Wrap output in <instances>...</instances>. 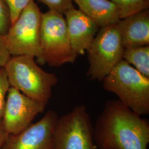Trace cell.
Segmentation results:
<instances>
[{"label":"cell","mask_w":149,"mask_h":149,"mask_svg":"<svg viewBox=\"0 0 149 149\" xmlns=\"http://www.w3.org/2000/svg\"><path fill=\"white\" fill-rule=\"evenodd\" d=\"M11 15L6 0H0V34L4 36L11 26Z\"/></svg>","instance_id":"9a60e30c"},{"label":"cell","mask_w":149,"mask_h":149,"mask_svg":"<svg viewBox=\"0 0 149 149\" xmlns=\"http://www.w3.org/2000/svg\"><path fill=\"white\" fill-rule=\"evenodd\" d=\"M42 11L34 0L22 11L3 36L6 47L11 56L27 55L44 65L40 48Z\"/></svg>","instance_id":"277c9868"},{"label":"cell","mask_w":149,"mask_h":149,"mask_svg":"<svg viewBox=\"0 0 149 149\" xmlns=\"http://www.w3.org/2000/svg\"><path fill=\"white\" fill-rule=\"evenodd\" d=\"M117 24L124 49L149 45V9L122 19Z\"/></svg>","instance_id":"8fae6325"},{"label":"cell","mask_w":149,"mask_h":149,"mask_svg":"<svg viewBox=\"0 0 149 149\" xmlns=\"http://www.w3.org/2000/svg\"><path fill=\"white\" fill-rule=\"evenodd\" d=\"M9 134L6 131L2 119L0 120V149H2Z\"/></svg>","instance_id":"ffe728a7"},{"label":"cell","mask_w":149,"mask_h":149,"mask_svg":"<svg viewBox=\"0 0 149 149\" xmlns=\"http://www.w3.org/2000/svg\"><path fill=\"white\" fill-rule=\"evenodd\" d=\"M40 48L44 63L59 68L74 63L78 55L71 46L64 15L56 11L42 13Z\"/></svg>","instance_id":"5b68a950"},{"label":"cell","mask_w":149,"mask_h":149,"mask_svg":"<svg viewBox=\"0 0 149 149\" xmlns=\"http://www.w3.org/2000/svg\"><path fill=\"white\" fill-rule=\"evenodd\" d=\"M99 149H147L149 124L118 100L107 101L93 128Z\"/></svg>","instance_id":"6da1fadb"},{"label":"cell","mask_w":149,"mask_h":149,"mask_svg":"<svg viewBox=\"0 0 149 149\" xmlns=\"http://www.w3.org/2000/svg\"><path fill=\"white\" fill-rule=\"evenodd\" d=\"M74 2L100 28L120 20L117 6L109 0H74Z\"/></svg>","instance_id":"7c38bea8"},{"label":"cell","mask_w":149,"mask_h":149,"mask_svg":"<svg viewBox=\"0 0 149 149\" xmlns=\"http://www.w3.org/2000/svg\"><path fill=\"white\" fill-rule=\"evenodd\" d=\"M124 49L117 24L100 28L87 51V77L102 82L122 60Z\"/></svg>","instance_id":"8992f818"},{"label":"cell","mask_w":149,"mask_h":149,"mask_svg":"<svg viewBox=\"0 0 149 149\" xmlns=\"http://www.w3.org/2000/svg\"><path fill=\"white\" fill-rule=\"evenodd\" d=\"M32 0H6L10 11L12 24L21 15Z\"/></svg>","instance_id":"ac0fdd59"},{"label":"cell","mask_w":149,"mask_h":149,"mask_svg":"<svg viewBox=\"0 0 149 149\" xmlns=\"http://www.w3.org/2000/svg\"><path fill=\"white\" fill-rule=\"evenodd\" d=\"M105 90L117 96L140 116L149 114V78L122 59L102 81Z\"/></svg>","instance_id":"3957f363"},{"label":"cell","mask_w":149,"mask_h":149,"mask_svg":"<svg viewBox=\"0 0 149 149\" xmlns=\"http://www.w3.org/2000/svg\"><path fill=\"white\" fill-rule=\"evenodd\" d=\"M117 6L120 19L149 9V0H109Z\"/></svg>","instance_id":"5bb4252c"},{"label":"cell","mask_w":149,"mask_h":149,"mask_svg":"<svg viewBox=\"0 0 149 149\" xmlns=\"http://www.w3.org/2000/svg\"><path fill=\"white\" fill-rule=\"evenodd\" d=\"M11 55L6 47L3 36L0 34V67H5Z\"/></svg>","instance_id":"d6986e66"},{"label":"cell","mask_w":149,"mask_h":149,"mask_svg":"<svg viewBox=\"0 0 149 149\" xmlns=\"http://www.w3.org/2000/svg\"><path fill=\"white\" fill-rule=\"evenodd\" d=\"M59 118L49 110L38 122L16 134H9L2 149H53L54 130Z\"/></svg>","instance_id":"9c48e42d"},{"label":"cell","mask_w":149,"mask_h":149,"mask_svg":"<svg viewBox=\"0 0 149 149\" xmlns=\"http://www.w3.org/2000/svg\"><path fill=\"white\" fill-rule=\"evenodd\" d=\"M4 68L10 87L47 105L58 82L56 74L44 70L34 58L27 55L11 56Z\"/></svg>","instance_id":"7a4b0ae2"},{"label":"cell","mask_w":149,"mask_h":149,"mask_svg":"<svg viewBox=\"0 0 149 149\" xmlns=\"http://www.w3.org/2000/svg\"><path fill=\"white\" fill-rule=\"evenodd\" d=\"M46 104L33 100L10 87L7 92L2 121L8 134H16L29 126Z\"/></svg>","instance_id":"ba28073f"},{"label":"cell","mask_w":149,"mask_h":149,"mask_svg":"<svg viewBox=\"0 0 149 149\" xmlns=\"http://www.w3.org/2000/svg\"><path fill=\"white\" fill-rule=\"evenodd\" d=\"M53 149H96L93 128L84 105L59 117L53 136Z\"/></svg>","instance_id":"52a82bcc"},{"label":"cell","mask_w":149,"mask_h":149,"mask_svg":"<svg viewBox=\"0 0 149 149\" xmlns=\"http://www.w3.org/2000/svg\"><path fill=\"white\" fill-rule=\"evenodd\" d=\"M38 2L48 7L49 10L64 13L74 7V0H38Z\"/></svg>","instance_id":"e0dca14e"},{"label":"cell","mask_w":149,"mask_h":149,"mask_svg":"<svg viewBox=\"0 0 149 149\" xmlns=\"http://www.w3.org/2000/svg\"><path fill=\"white\" fill-rule=\"evenodd\" d=\"M71 46L78 55L87 52L99 27L92 19L74 6L64 13Z\"/></svg>","instance_id":"30bf717a"},{"label":"cell","mask_w":149,"mask_h":149,"mask_svg":"<svg viewBox=\"0 0 149 149\" xmlns=\"http://www.w3.org/2000/svg\"><path fill=\"white\" fill-rule=\"evenodd\" d=\"M123 59L149 78V45L125 49Z\"/></svg>","instance_id":"4fadbf2b"},{"label":"cell","mask_w":149,"mask_h":149,"mask_svg":"<svg viewBox=\"0 0 149 149\" xmlns=\"http://www.w3.org/2000/svg\"><path fill=\"white\" fill-rule=\"evenodd\" d=\"M10 85L4 67H0V120L2 119L7 92Z\"/></svg>","instance_id":"2e32d148"}]
</instances>
